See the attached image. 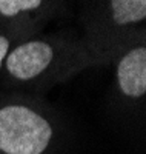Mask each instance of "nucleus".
I'll return each instance as SVG.
<instances>
[{"mask_svg": "<svg viewBox=\"0 0 146 154\" xmlns=\"http://www.w3.org/2000/svg\"><path fill=\"white\" fill-rule=\"evenodd\" d=\"M62 134V120L46 100L0 91V154H54Z\"/></svg>", "mask_w": 146, "mask_h": 154, "instance_id": "2", "label": "nucleus"}, {"mask_svg": "<svg viewBox=\"0 0 146 154\" xmlns=\"http://www.w3.org/2000/svg\"><path fill=\"white\" fill-rule=\"evenodd\" d=\"M146 0H100L85 22L83 38L109 60L146 34Z\"/></svg>", "mask_w": 146, "mask_h": 154, "instance_id": "3", "label": "nucleus"}, {"mask_svg": "<svg viewBox=\"0 0 146 154\" xmlns=\"http://www.w3.org/2000/svg\"><path fill=\"white\" fill-rule=\"evenodd\" d=\"M114 89L125 106H137L146 96V34L134 38L114 56Z\"/></svg>", "mask_w": 146, "mask_h": 154, "instance_id": "4", "label": "nucleus"}, {"mask_svg": "<svg viewBox=\"0 0 146 154\" xmlns=\"http://www.w3.org/2000/svg\"><path fill=\"white\" fill-rule=\"evenodd\" d=\"M106 65L109 60L82 35L38 32L9 51L0 71V91L40 97L77 74Z\"/></svg>", "mask_w": 146, "mask_h": 154, "instance_id": "1", "label": "nucleus"}, {"mask_svg": "<svg viewBox=\"0 0 146 154\" xmlns=\"http://www.w3.org/2000/svg\"><path fill=\"white\" fill-rule=\"evenodd\" d=\"M31 35H34V34L19 31V29H14V28L0 26V71L3 68V63L6 60V56L9 54V51L19 42H22L23 38H28Z\"/></svg>", "mask_w": 146, "mask_h": 154, "instance_id": "6", "label": "nucleus"}, {"mask_svg": "<svg viewBox=\"0 0 146 154\" xmlns=\"http://www.w3.org/2000/svg\"><path fill=\"white\" fill-rule=\"evenodd\" d=\"M63 8L62 0H0V26L38 34Z\"/></svg>", "mask_w": 146, "mask_h": 154, "instance_id": "5", "label": "nucleus"}]
</instances>
